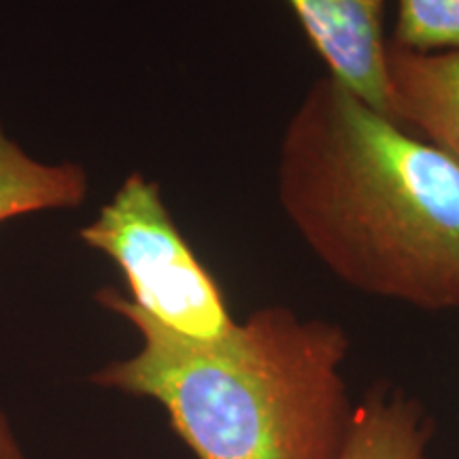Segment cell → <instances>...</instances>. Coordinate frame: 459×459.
Instances as JSON below:
<instances>
[{
	"label": "cell",
	"mask_w": 459,
	"mask_h": 459,
	"mask_svg": "<svg viewBox=\"0 0 459 459\" xmlns=\"http://www.w3.org/2000/svg\"><path fill=\"white\" fill-rule=\"evenodd\" d=\"M277 194L342 283L426 311L459 308V164L330 74L283 132Z\"/></svg>",
	"instance_id": "6da1fadb"
},
{
	"label": "cell",
	"mask_w": 459,
	"mask_h": 459,
	"mask_svg": "<svg viewBox=\"0 0 459 459\" xmlns=\"http://www.w3.org/2000/svg\"><path fill=\"white\" fill-rule=\"evenodd\" d=\"M102 307L141 334V349L90 381L169 412L196 459H338L353 417L342 364V325L264 307L217 341L164 328L113 287Z\"/></svg>",
	"instance_id": "7a4b0ae2"
},
{
	"label": "cell",
	"mask_w": 459,
	"mask_h": 459,
	"mask_svg": "<svg viewBox=\"0 0 459 459\" xmlns=\"http://www.w3.org/2000/svg\"><path fill=\"white\" fill-rule=\"evenodd\" d=\"M392 41L417 51L459 48V0H395Z\"/></svg>",
	"instance_id": "ba28073f"
},
{
	"label": "cell",
	"mask_w": 459,
	"mask_h": 459,
	"mask_svg": "<svg viewBox=\"0 0 459 459\" xmlns=\"http://www.w3.org/2000/svg\"><path fill=\"white\" fill-rule=\"evenodd\" d=\"M389 115L459 164V48L417 51L387 39Z\"/></svg>",
	"instance_id": "5b68a950"
},
{
	"label": "cell",
	"mask_w": 459,
	"mask_h": 459,
	"mask_svg": "<svg viewBox=\"0 0 459 459\" xmlns=\"http://www.w3.org/2000/svg\"><path fill=\"white\" fill-rule=\"evenodd\" d=\"M79 237L117 264L130 300L164 328L217 341L237 325L221 287L172 221L160 186L141 172L126 177Z\"/></svg>",
	"instance_id": "3957f363"
},
{
	"label": "cell",
	"mask_w": 459,
	"mask_h": 459,
	"mask_svg": "<svg viewBox=\"0 0 459 459\" xmlns=\"http://www.w3.org/2000/svg\"><path fill=\"white\" fill-rule=\"evenodd\" d=\"M328 74L385 117L389 94L383 32L387 0H287Z\"/></svg>",
	"instance_id": "277c9868"
},
{
	"label": "cell",
	"mask_w": 459,
	"mask_h": 459,
	"mask_svg": "<svg viewBox=\"0 0 459 459\" xmlns=\"http://www.w3.org/2000/svg\"><path fill=\"white\" fill-rule=\"evenodd\" d=\"M88 196V175L79 164H43L0 128V223L45 209H73ZM0 459H24L0 412Z\"/></svg>",
	"instance_id": "8992f818"
},
{
	"label": "cell",
	"mask_w": 459,
	"mask_h": 459,
	"mask_svg": "<svg viewBox=\"0 0 459 459\" xmlns=\"http://www.w3.org/2000/svg\"><path fill=\"white\" fill-rule=\"evenodd\" d=\"M434 423L402 389L375 385L353 406L351 426L338 459H432Z\"/></svg>",
	"instance_id": "52a82bcc"
}]
</instances>
